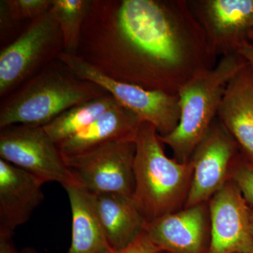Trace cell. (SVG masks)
<instances>
[{
    "instance_id": "19",
    "label": "cell",
    "mask_w": 253,
    "mask_h": 253,
    "mask_svg": "<svg viewBox=\"0 0 253 253\" xmlns=\"http://www.w3.org/2000/svg\"><path fill=\"white\" fill-rule=\"evenodd\" d=\"M91 3L89 0H52L49 11L61 29L65 53L77 54L83 25Z\"/></svg>"
},
{
    "instance_id": "27",
    "label": "cell",
    "mask_w": 253,
    "mask_h": 253,
    "mask_svg": "<svg viewBox=\"0 0 253 253\" xmlns=\"http://www.w3.org/2000/svg\"><path fill=\"white\" fill-rule=\"evenodd\" d=\"M246 253H253V249L252 250H251V251H250L249 252Z\"/></svg>"
},
{
    "instance_id": "23",
    "label": "cell",
    "mask_w": 253,
    "mask_h": 253,
    "mask_svg": "<svg viewBox=\"0 0 253 253\" xmlns=\"http://www.w3.org/2000/svg\"><path fill=\"white\" fill-rule=\"evenodd\" d=\"M0 253H18L15 248L11 236L0 235Z\"/></svg>"
},
{
    "instance_id": "20",
    "label": "cell",
    "mask_w": 253,
    "mask_h": 253,
    "mask_svg": "<svg viewBox=\"0 0 253 253\" xmlns=\"http://www.w3.org/2000/svg\"><path fill=\"white\" fill-rule=\"evenodd\" d=\"M52 0H4L0 3L1 23L41 17L49 11Z\"/></svg>"
},
{
    "instance_id": "21",
    "label": "cell",
    "mask_w": 253,
    "mask_h": 253,
    "mask_svg": "<svg viewBox=\"0 0 253 253\" xmlns=\"http://www.w3.org/2000/svg\"><path fill=\"white\" fill-rule=\"evenodd\" d=\"M231 180L238 186L246 203L253 210V163L243 157H236L231 171Z\"/></svg>"
},
{
    "instance_id": "1",
    "label": "cell",
    "mask_w": 253,
    "mask_h": 253,
    "mask_svg": "<svg viewBox=\"0 0 253 253\" xmlns=\"http://www.w3.org/2000/svg\"><path fill=\"white\" fill-rule=\"evenodd\" d=\"M80 49L110 77L176 96L217 63L188 0L92 1Z\"/></svg>"
},
{
    "instance_id": "15",
    "label": "cell",
    "mask_w": 253,
    "mask_h": 253,
    "mask_svg": "<svg viewBox=\"0 0 253 253\" xmlns=\"http://www.w3.org/2000/svg\"><path fill=\"white\" fill-rule=\"evenodd\" d=\"M141 123L134 113L119 104L83 130L60 143L58 148L63 156H71L113 141H134Z\"/></svg>"
},
{
    "instance_id": "12",
    "label": "cell",
    "mask_w": 253,
    "mask_h": 253,
    "mask_svg": "<svg viewBox=\"0 0 253 253\" xmlns=\"http://www.w3.org/2000/svg\"><path fill=\"white\" fill-rule=\"evenodd\" d=\"M144 230L163 252L208 253L211 244L208 202L183 208L146 223Z\"/></svg>"
},
{
    "instance_id": "8",
    "label": "cell",
    "mask_w": 253,
    "mask_h": 253,
    "mask_svg": "<svg viewBox=\"0 0 253 253\" xmlns=\"http://www.w3.org/2000/svg\"><path fill=\"white\" fill-rule=\"evenodd\" d=\"M0 158L44 183L56 181L63 188L77 183L57 144L43 126L14 125L0 128Z\"/></svg>"
},
{
    "instance_id": "17",
    "label": "cell",
    "mask_w": 253,
    "mask_h": 253,
    "mask_svg": "<svg viewBox=\"0 0 253 253\" xmlns=\"http://www.w3.org/2000/svg\"><path fill=\"white\" fill-rule=\"evenodd\" d=\"M96 196L100 222L110 248L125 249L144 230L146 220L130 197L118 194Z\"/></svg>"
},
{
    "instance_id": "11",
    "label": "cell",
    "mask_w": 253,
    "mask_h": 253,
    "mask_svg": "<svg viewBox=\"0 0 253 253\" xmlns=\"http://www.w3.org/2000/svg\"><path fill=\"white\" fill-rule=\"evenodd\" d=\"M211 244L208 253H246L253 249L251 208L229 180L208 201Z\"/></svg>"
},
{
    "instance_id": "13",
    "label": "cell",
    "mask_w": 253,
    "mask_h": 253,
    "mask_svg": "<svg viewBox=\"0 0 253 253\" xmlns=\"http://www.w3.org/2000/svg\"><path fill=\"white\" fill-rule=\"evenodd\" d=\"M44 183L36 176L0 159V235L12 237L44 201Z\"/></svg>"
},
{
    "instance_id": "10",
    "label": "cell",
    "mask_w": 253,
    "mask_h": 253,
    "mask_svg": "<svg viewBox=\"0 0 253 253\" xmlns=\"http://www.w3.org/2000/svg\"><path fill=\"white\" fill-rule=\"evenodd\" d=\"M239 154L236 141L216 118L191 156L194 173L184 208L208 202L225 185Z\"/></svg>"
},
{
    "instance_id": "28",
    "label": "cell",
    "mask_w": 253,
    "mask_h": 253,
    "mask_svg": "<svg viewBox=\"0 0 253 253\" xmlns=\"http://www.w3.org/2000/svg\"><path fill=\"white\" fill-rule=\"evenodd\" d=\"M160 253H166V252H161Z\"/></svg>"
},
{
    "instance_id": "4",
    "label": "cell",
    "mask_w": 253,
    "mask_h": 253,
    "mask_svg": "<svg viewBox=\"0 0 253 253\" xmlns=\"http://www.w3.org/2000/svg\"><path fill=\"white\" fill-rule=\"evenodd\" d=\"M248 64L239 54L223 56L212 69L195 76L179 91L180 118L170 134L159 136L176 161L187 163L211 125L218 111L229 82Z\"/></svg>"
},
{
    "instance_id": "7",
    "label": "cell",
    "mask_w": 253,
    "mask_h": 253,
    "mask_svg": "<svg viewBox=\"0 0 253 253\" xmlns=\"http://www.w3.org/2000/svg\"><path fill=\"white\" fill-rule=\"evenodd\" d=\"M135 154L134 141H118L63 158L76 182L92 194L131 198L135 186Z\"/></svg>"
},
{
    "instance_id": "18",
    "label": "cell",
    "mask_w": 253,
    "mask_h": 253,
    "mask_svg": "<svg viewBox=\"0 0 253 253\" xmlns=\"http://www.w3.org/2000/svg\"><path fill=\"white\" fill-rule=\"evenodd\" d=\"M118 104L113 96L106 93L70 108L43 128L58 145L84 129Z\"/></svg>"
},
{
    "instance_id": "5",
    "label": "cell",
    "mask_w": 253,
    "mask_h": 253,
    "mask_svg": "<svg viewBox=\"0 0 253 253\" xmlns=\"http://www.w3.org/2000/svg\"><path fill=\"white\" fill-rule=\"evenodd\" d=\"M57 59L76 77L94 83L113 96L121 106L136 115L141 122L152 125L158 134H170L180 118L179 96L148 90L110 77L78 54L60 53Z\"/></svg>"
},
{
    "instance_id": "9",
    "label": "cell",
    "mask_w": 253,
    "mask_h": 253,
    "mask_svg": "<svg viewBox=\"0 0 253 253\" xmlns=\"http://www.w3.org/2000/svg\"><path fill=\"white\" fill-rule=\"evenodd\" d=\"M188 3L217 57L238 54L244 46L253 45V0H190Z\"/></svg>"
},
{
    "instance_id": "6",
    "label": "cell",
    "mask_w": 253,
    "mask_h": 253,
    "mask_svg": "<svg viewBox=\"0 0 253 253\" xmlns=\"http://www.w3.org/2000/svg\"><path fill=\"white\" fill-rule=\"evenodd\" d=\"M62 51L61 29L50 11L31 21L20 36L0 52V95L24 84Z\"/></svg>"
},
{
    "instance_id": "25",
    "label": "cell",
    "mask_w": 253,
    "mask_h": 253,
    "mask_svg": "<svg viewBox=\"0 0 253 253\" xmlns=\"http://www.w3.org/2000/svg\"><path fill=\"white\" fill-rule=\"evenodd\" d=\"M251 229L253 236V210L251 211Z\"/></svg>"
},
{
    "instance_id": "14",
    "label": "cell",
    "mask_w": 253,
    "mask_h": 253,
    "mask_svg": "<svg viewBox=\"0 0 253 253\" xmlns=\"http://www.w3.org/2000/svg\"><path fill=\"white\" fill-rule=\"evenodd\" d=\"M217 118L243 157L253 163V73L249 63L228 84Z\"/></svg>"
},
{
    "instance_id": "16",
    "label": "cell",
    "mask_w": 253,
    "mask_h": 253,
    "mask_svg": "<svg viewBox=\"0 0 253 253\" xmlns=\"http://www.w3.org/2000/svg\"><path fill=\"white\" fill-rule=\"evenodd\" d=\"M64 189L72 212V241L68 253H105L112 250L100 222L96 195L78 183Z\"/></svg>"
},
{
    "instance_id": "3",
    "label": "cell",
    "mask_w": 253,
    "mask_h": 253,
    "mask_svg": "<svg viewBox=\"0 0 253 253\" xmlns=\"http://www.w3.org/2000/svg\"><path fill=\"white\" fill-rule=\"evenodd\" d=\"M106 93L94 83L76 77L61 62L60 66H49L1 104L0 128L43 126L70 108Z\"/></svg>"
},
{
    "instance_id": "24",
    "label": "cell",
    "mask_w": 253,
    "mask_h": 253,
    "mask_svg": "<svg viewBox=\"0 0 253 253\" xmlns=\"http://www.w3.org/2000/svg\"><path fill=\"white\" fill-rule=\"evenodd\" d=\"M238 54L242 56L247 61L253 73V45L244 46L239 50Z\"/></svg>"
},
{
    "instance_id": "2",
    "label": "cell",
    "mask_w": 253,
    "mask_h": 253,
    "mask_svg": "<svg viewBox=\"0 0 253 253\" xmlns=\"http://www.w3.org/2000/svg\"><path fill=\"white\" fill-rule=\"evenodd\" d=\"M134 142L135 186L131 199L146 223L185 206L192 180L194 166L165 154L156 128L141 122Z\"/></svg>"
},
{
    "instance_id": "26",
    "label": "cell",
    "mask_w": 253,
    "mask_h": 253,
    "mask_svg": "<svg viewBox=\"0 0 253 253\" xmlns=\"http://www.w3.org/2000/svg\"><path fill=\"white\" fill-rule=\"evenodd\" d=\"M21 253H37L36 252H35L34 251H33L32 249H26L24 250V251H23Z\"/></svg>"
},
{
    "instance_id": "22",
    "label": "cell",
    "mask_w": 253,
    "mask_h": 253,
    "mask_svg": "<svg viewBox=\"0 0 253 253\" xmlns=\"http://www.w3.org/2000/svg\"><path fill=\"white\" fill-rule=\"evenodd\" d=\"M163 252L143 231L129 246L120 251L111 250L105 253H160Z\"/></svg>"
}]
</instances>
